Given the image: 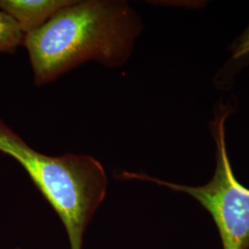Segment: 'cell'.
<instances>
[{"label":"cell","mask_w":249,"mask_h":249,"mask_svg":"<svg viewBox=\"0 0 249 249\" xmlns=\"http://www.w3.org/2000/svg\"><path fill=\"white\" fill-rule=\"evenodd\" d=\"M73 2L74 0H0V10L13 18L22 33L28 35Z\"/></svg>","instance_id":"277c9868"},{"label":"cell","mask_w":249,"mask_h":249,"mask_svg":"<svg viewBox=\"0 0 249 249\" xmlns=\"http://www.w3.org/2000/svg\"><path fill=\"white\" fill-rule=\"evenodd\" d=\"M232 51V59L238 60L248 57L249 55V25L239 38L233 43L231 48Z\"/></svg>","instance_id":"8992f818"},{"label":"cell","mask_w":249,"mask_h":249,"mask_svg":"<svg viewBox=\"0 0 249 249\" xmlns=\"http://www.w3.org/2000/svg\"><path fill=\"white\" fill-rule=\"evenodd\" d=\"M25 35L16 21L0 10V53L13 54L23 45Z\"/></svg>","instance_id":"5b68a950"},{"label":"cell","mask_w":249,"mask_h":249,"mask_svg":"<svg viewBox=\"0 0 249 249\" xmlns=\"http://www.w3.org/2000/svg\"><path fill=\"white\" fill-rule=\"evenodd\" d=\"M231 113L230 105L219 103L215 107L210 127L216 143V165L213 178L204 185H181L140 173L122 172L120 177L151 182L191 196L211 215L223 249H249V188L235 177L226 145L225 123Z\"/></svg>","instance_id":"3957f363"},{"label":"cell","mask_w":249,"mask_h":249,"mask_svg":"<svg viewBox=\"0 0 249 249\" xmlns=\"http://www.w3.org/2000/svg\"><path fill=\"white\" fill-rule=\"evenodd\" d=\"M18 249V248H17V249Z\"/></svg>","instance_id":"52a82bcc"},{"label":"cell","mask_w":249,"mask_h":249,"mask_svg":"<svg viewBox=\"0 0 249 249\" xmlns=\"http://www.w3.org/2000/svg\"><path fill=\"white\" fill-rule=\"evenodd\" d=\"M0 151L13 158L58 215L71 249H82L83 236L106 198L108 180L95 158L68 153L49 156L32 148L0 117Z\"/></svg>","instance_id":"7a4b0ae2"},{"label":"cell","mask_w":249,"mask_h":249,"mask_svg":"<svg viewBox=\"0 0 249 249\" xmlns=\"http://www.w3.org/2000/svg\"><path fill=\"white\" fill-rule=\"evenodd\" d=\"M142 19L121 0H74L35 32L23 45L37 86L57 80L88 61L124 65L141 35Z\"/></svg>","instance_id":"6da1fadb"}]
</instances>
